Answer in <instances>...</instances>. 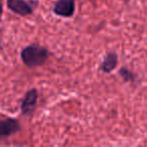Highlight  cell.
<instances>
[{
	"mask_svg": "<svg viewBox=\"0 0 147 147\" xmlns=\"http://www.w3.org/2000/svg\"><path fill=\"white\" fill-rule=\"evenodd\" d=\"M21 130V126L17 119L0 115V138L8 137Z\"/></svg>",
	"mask_w": 147,
	"mask_h": 147,
	"instance_id": "7a4b0ae2",
	"label": "cell"
},
{
	"mask_svg": "<svg viewBox=\"0 0 147 147\" xmlns=\"http://www.w3.org/2000/svg\"><path fill=\"white\" fill-rule=\"evenodd\" d=\"M49 57V51L38 44H30L21 51V59L28 68L42 66Z\"/></svg>",
	"mask_w": 147,
	"mask_h": 147,
	"instance_id": "6da1fadb",
	"label": "cell"
},
{
	"mask_svg": "<svg viewBox=\"0 0 147 147\" xmlns=\"http://www.w3.org/2000/svg\"><path fill=\"white\" fill-rule=\"evenodd\" d=\"M7 7L12 12L20 16L30 15L34 10L33 3L27 2L25 0H7Z\"/></svg>",
	"mask_w": 147,
	"mask_h": 147,
	"instance_id": "5b68a950",
	"label": "cell"
},
{
	"mask_svg": "<svg viewBox=\"0 0 147 147\" xmlns=\"http://www.w3.org/2000/svg\"><path fill=\"white\" fill-rule=\"evenodd\" d=\"M2 13H3V6H2V0H0V20H1Z\"/></svg>",
	"mask_w": 147,
	"mask_h": 147,
	"instance_id": "ba28073f",
	"label": "cell"
},
{
	"mask_svg": "<svg viewBox=\"0 0 147 147\" xmlns=\"http://www.w3.org/2000/svg\"><path fill=\"white\" fill-rule=\"evenodd\" d=\"M118 55L114 51H110L104 57L102 64L100 66V70L105 74H110L117 68Z\"/></svg>",
	"mask_w": 147,
	"mask_h": 147,
	"instance_id": "8992f818",
	"label": "cell"
},
{
	"mask_svg": "<svg viewBox=\"0 0 147 147\" xmlns=\"http://www.w3.org/2000/svg\"><path fill=\"white\" fill-rule=\"evenodd\" d=\"M119 76L121 77L124 83H134L136 80V76L133 74V72H131L125 67L119 69Z\"/></svg>",
	"mask_w": 147,
	"mask_h": 147,
	"instance_id": "52a82bcc",
	"label": "cell"
},
{
	"mask_svg": "<svg viewBox=\"0 0 147 147\" xmlns=\"http://www.w3.org/2000/svg\"><path fill=\"white\" fill-rule=\"evenodd\" d=\"M75 0H57L53 6V12L61 17L70 18L75 13Z\"/></svg>",
	"mask_w": 147,
	"mask_h": 147,
	"instance_id": "277c9868",
	"label": "cell"
},
{
	"mask_svg": "<svg viewBox=\"0 0 147 147\" xmlns=\"http://www.w3.org/2000/svg\"><path fill=\"white\" fill-rule=\"evenodd\" d=\"M38 101V92L36 89H30L21 102V113L24 116H31L35 111Z\"/></svg>",
	"mask_w": 147,
	"mask_h": 147,
	"instance_id": "3957f363",
	"label": "cell"
}]
</instances>
